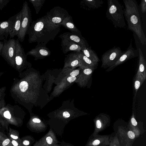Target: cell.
<instances>
[{
	"instance_id": "cell-17",
	"label": "cell",
	"mask_w": 146,
	"mask_h": 146,
	"mask_svg": "<svg viewBox=\"0 0 146 146\" xmlns=\"http://www.w3.org/2000/svg\"><path fill=\"white\" fill-rule=\"evenodd\" d=\"M59 37L61 38L66 39L77 44L81 47L82 49L89 47L87 41L82 36L66 32L60 35Z\"/></svg>"
},
{
	"instance_id": "cell-10",
	"label": "cell",
	"mask_w": 146,
	"mask_h": 146,
	"mask_svg": "<svg viewBox=\"0 0 146 146\" xmlns=\"http://www.w3.org/2000/svg\"><path fill=\"white\" fill-rule=\"evenodd\" d=\"M69 15L66 9L60 6H56L48 12L46 15L52 23L61 25L64 19Z\"/></svg>"
},
{
	"instance_id": "cell-39",
	"label": "cell",
	"mask_w": 146,
	"mask_h": 146,
	"mask_svg": "<svg viewBox=\"0 0 146 146\" xmlns=\"http://www.w3.org/2000/svg\"><path fill=\"white\" fill-rule=\"evenodd\" d=\"M60 146H74L71 144L65 142L64 141L60 142Z\"/></svg>"
},
{
	"instance_id": "cell-15",
	"label": "cell",
	"mask_w": 146,
	"mask_h": 146,
	"mask_svg": "<svg viewBox=\"0 0 146 146\" xmlns=\"http://www.w3.org/2000/svg\"><path fill=\"white\" fill-rule=\"evenodd\" d=\"M10 21V38L17 36L19 33L21 22V12L20 11L8 19Z\"/></svg>"
},
{
	"instance_id": "cell-16",
	"label": "cell",
	"mask_w": 146,
	"mask_h": 146,
	"mask_svg": "<svg viewBox=\"0 0 146 146\" xmlns=\"http://www.w3.org/2000/svg\"><path fill=\"white\" fill-rule=\"evenodd\" d=\"M128 129L135 134L137 138L144 133L143 123L140 121L138 123L135 119L134 112L133 111L127 125Z\"/></svg>"
},
{
	"instance_id": "cell-40",
	"label": "cell",
	"mask_w": 146,
	"mask_h": 146,
	"mask_svg": "<svg viewBox=\"0 0 146 146\" xmlns=\"http://www.w3.org/2000/svg\"><path fill=\"white\" fill-rule=\"evenodd\" d=\"M63 117L66 119L69 118L70 116V114L67 111H65L63 112L62 114Z\"/></svg>"
},
{
	"instance_id": "cell-19",
	"label": "cell",
	"mask_w": 146,
	"mask_h": 146,
	"mask_svg": "<svg viewBox=\"0 0 146 146\" xmlns=\"http://www.w3.org/2000/svg\"><path fill=\"white\" fill-rule=\"evenodd\" d=\"M29 127L31 130L36 133L42 132L46 131L47 124L42 122L41 120L37 118L32 119L29 123Z\"/></svg>"
},
{
	"instance_id": "cell-18",
	"label": "cell",
	"mask_w": 146,
	"mask_h": 146,
	"mask_svg": "<svg viewBox=\"0 0 146 146\" xmlns=\"http://www.w3.org/2000/svg\"><path fill=\"white\" fill-rule=\"evenodd\" d=\"M51 52L46 46H36L35 47L27 52L26 55L33 56L35 59L43 58L50 54Z\"/></svg>"
},
{
	"instance_id": "cell-24",
	"label": "cell",
	"mask_w": 146,
	"mask_h": 146,
	"mask_svg": "<svg viewBox=\"0 0 146 146\" xmlns=\"http://www.w3.org/2000/svg\"><path fill=\"white\" fill-rule=\"evenodd\" d=\"M10 21H0V40H7L9 34Z\"/></svg>"
},
{
	"instance_id": "cell-34",
	"label": "cell",
	"mask_w": 146,
	"mask_h": 146,
	"mask_svg": "<svg viewBox=\"0 0 146 146\" xmlns=\"http://www.w3.org/2000/svg\"><path fill=\"white\" fill-rule=\"evenodd\" d=\"M140 4L142 13H145L146 12V0H141Z\"/></svg>"
},
{
	"instance_id": "cell-14",
	"label": "cell",
	"mask_w": 146,
	"mask_h": 146,
	"mask_svg": "<svg viewBox=\"0 0 146 146\" xmlns=\"http://www.w3.org/2000/svg\"><path fill=\"white\" fill-rule=\"evenodd\" d=\"M111 135L92 134L84 146H109Z\"/></svg>"
},
{
	"instance_id": "cell-27",
	"label": "cell",
	"mask_w": 146,
	"mask_h": 146,
	"mask_svg": "<svg viewBox=\"0 0 146 146\" xmlns=\"http://www.w3.org/2000/svg\"><path fill=\"white\" fill-rule=\"evenodd\" d=\"M96 68H91L83 69L82 74L81 76L82 84L83 85H86Z\"/></svg>"
},
{
	"instance_id": "cell-12",
	"label": "cell",
	"mask_w": 146,
	"mask_h": 146,
	"mask_svg": "<svg viewBox=\"0 0 146 146\" xmlns=\"http://www.w3.org/2000/svg\"><path fill=\"white\" fill-rule=\"evenodd\" d=\"M139 56L138 49H134L132 46L131 42L127 49L124 51L123 54L120 56L116 62L113 65L108 68L106 71H111L117 66L121 64L128 60Z\"/></svg>"
},
{
	"instance_id": "cell-43",
	"label": "cell",
	"mask_w": 146,
	"mask_h": 146,
	"mask_svg": "<svg viewBox=\"0 0 146 146\" xmlns=\"http://www.w3.org/2000/svg\"><path fill=\"white\" fill-rule=\"evenodd\" d=\"M4 44L3 42H2L0 40V55Z\"/></svg>"
},
{
	"instance_id": "cell-44",
	"label": "cell",
	"mask_w": 146,
	"mask_h": 146,
	"mask_svg": "<svg viewBox=\"0 0 146 146\" xmlns=\"http://www.w3.org/2000/svg\"><path fill=\"white\" fill-rule=\"evenodd\" d=\"M60 146V144H56L53 146Z\"/></svg>"
},
{
	"instance_id": "cell-35",
	"label": "cell",
	"mask_w": 146,
	"mask_h": 146,
	"mask_svg": "<svg viewBox=\"0 0 146 146\" xmlns=\"http://www.w3.org/2000/svg\"><path fill=\"white\" fill-rule=\"evenodd\" d=\"M9 1V0H0V10L6 6Z\"/></svg>"
},
{
	"instance_id": "cell-42",
	"label": "cell",
	"mask_w": 146,
	"mask_h": 146,
	"mask_svg": "<svg viewBox=\"0 0 146 146\" xmlns=\"http://www.w3.org/2000/svg\"><path fill=\"white\" fill-rule=\"evenodd\" d=\"M11 142L13 146H19L18 142L15 140H12Z\"/></svg>"
},
{
	"instance_id": "cell-30",
	"label": "cell",
	"mask_w": 146,
	"mask_h": 146,
	"mask_svg": "<svg viewBox=\"0 0 146 146\" xmlns=\"http://www.w3.org/2000/svg\"><path fill=\"white\" fill-rule=\"evenodd\" d=\"M33 5L36 14H38L44 3L45 0H29Z\"/></svg>"
},
{
	"instance_id": "cell-29",
	"label": "cell",
	"mask_w": 146,
	"mask_h": 146,
	"mask_svg": "<svg viewBox=\"0 0 146 146\" xmlns=\"http://www.w3.org/2000/svg\"><path fill=\"white\" fill-rule=\"evenodd\" d=\"M145 80L141 76L136 75L134 79L133 84L135 96L137 92L143 82Z\"/></svg>"
},
{
	"instance_id": "cell-33",
	"label": "cell",
	"mask_w": 146,
	"mask_h": 146,
	"mask_svg": "<svg viewBox=\"0 0 146 146\" xmlns=\"http://www.w3.org/2000/svg\"><path fill=\"white\" fill-rule=\"evenodd\" d=\"M35 141L34 139L32 137L28 136L22 141L23 146H31Z\"/></svg>"
},
{
	"instance_id": "cell-23",
	"label": "cell",
	"mask_w": 146,
	"mask_h": 146,
	"mask_svg": "<svg viewBox=\"0 0 146 146\" xmlns=\"http://www.w3.org/2000/svg\"><path fill=\"white\" fill-rule=\"evenodd\" d=\"M139 51V62L138 70L136 74L142 76L145 80L146 79V62L142 51L140 48Z\"/></svg>"
},
{
	"instance_id": "cell-41",
	"label": "cell",
	"mask_w": 146,
	"mask_h": 146,
	"mask_svg": "<svg viewBox=\"0 0 146 146\" xmlns=\"http://www.w3.org/2000/svg\"><path fill=\"white\" fill-rule=\"evenodd\" d=\"M10 136L12 139L15 140L19 138L18 137L15 133H11Z\"/></svg>"
},
{
	"instance_id": "cell-2",
	"label": "cell",
	"mask_w": 146,
	"mask_h": 146,
	"mask_svg": "<svg viewBox=\"0 0 146 146\" xmlns=\"http://www.w3.org/2000/svg\"><path fill=\"white\" fill-rule=\"evenodd\" d=\"M125 9L124 16L127 22V29L135 33L142 45L146 43V38L143 30L139 11L135 0H123Z\"/></svg>"
},
{
	"instance_id": "cell-11",
	"label": "cell",
	"mask_w": 146,
	"mask_h": 146,
	"mask_svg": "<svg viewBox=\"0 0 146 146\" xmlns=\"http://www.w3.org/2000/svg\"><path fill=\"white\" fill-rule=\"evenodd\" d=\"M93 121L94 129L92 134L95 135L104 130L110 125V118L108 115L102 113L96 116Z\"/></svg>"
},
{
	"instance_id": "cell-13",
	"label": "cell",
	"mask_w": 146,
	"mask_h": 146,
	"mask_svg": "<svg viewBox=\"0 0 146 146\" xmlns=\"http://www.w3.org/2000/svg\"><path fill=\"white\" fill-rule=\"evenodd\" d=\"M60 143L55 133L52 129L50 128L47 133L36 141L33 146H53Z\"/></svg>"
},
{
	"instance_id": "cell-31",
	"label": "cell",
	"mask_w": 146,
	"mask_h": 146,
	"mask_svg": "<svg viewBox=\"0 0 146 146\" xmlns=\"http://www.w3.org/2000/svg\"><path fill=\"white\" fill-rule=\"evenodd\" d=\"M6 87H3L0 88V108L6 105L5 100Z\"/></svg>"
},
{
	"instance_id": "cell-6",
	"label": "cell",
	"mask_w": 146,
	"mask_h": 146,
	"mask_svg": "<svg viewBox=\"0 0 146 146\" xmlns=\"http://www.w3.org/2000/svg\"><path fill=\"white\" fill-rule=\"evenodd\" d=\"M23 110L17 105L7 104L0 108V118L11 122H16L19 119Z\"/></svg>"
},
{
	"instance_id": "cell-37",
	"label": "cell",
	"mask_w": 146,
	"mask_h": 146,
	"mask_svg": "<svg viewBox=\"0 0 146 146\" xmlns=\"http://www.w3.org/2000/svg\"><path fill=\"white\" fill-rule=\"evenodd\" d=\"M79 73V70H76L72 71L70 74V76H76Z\"/></svg>"
},
{
	"instance_id": "cell-32",
	"label": "cell",
	"mask_w": 146,
	"mask_h": 146,
	"mask_svg": "<svg viewBox=\"0 0 146 146\" xmlns=\"http://www.w3.org/2000/svg\"><path fill=\"white\" fill-rule=\"evenodd\" d=\"M109 146H121L118 140L117 134L116 133L114 135H111Z\"/></svg>"
},
{
	"instance_id": "cell-38",
	"label": "cell",
	"mask_w": 146,
	"mask_h": 146,
	"mask_svg": "<svg viewBox=\"0 0 146 146\" xmlns=\"http://www.w3.org/2000/svg\"><path fill=\"white\" fill-rule=\"evenodd\" d=\"M76 79V77L75 76H70L67 78V80L70 83H71L74 82Z\"/></svg>"
},
{
	"instance_id": "cell-21",
	"label": "cell",
	"mask_w": 146,
	"mask_h": 146,
	"mask_svg": "<svg viewBox=\"0 0 146 146\" xmlns=\"http://www.w3.org/2000/svg\"><path fill=\"white\" fill-rule=\"evenodd\" d=\"M80 60L79 66L83 69L86 68H96L98 62L92 61L87 57L81 51L76 52Z\"/></svg>"
},
{
	"instance_id": "cell-22",
	"label": "cell",
	"mask_w": 146,
	"mask_h": 146,
	"mask_svg": "<svg viewBox=\"0 0 146 146\" xmlns=\"http://www.w3.org/2000/svg\"><path fill=\"white\" fill-rule=\"evenodd\" d=\"M61 25L70 31L72 33L82 36L81 32L76 26L72 16L70 15L64 19Z\"/></svg>"
},
{
	"instance_id": "cell-28",
	"label": "cell",
	"mask_w": 146,
	"mask_h": 146,
	"mask_svg": "<svg viewBox=\"0 0 146 146\" xmlns=\"http://www.w3.org/2000/svg\"><path fill=\"white\" fill-rule=\"evenodd\" d=\"M85 5L89 9H97L103 3L102 0H84L82 1Z\"/></svg>"
},
{
	"instance_id": "cell-5",
	"label": "cell",
	"mask_w": 146,
	"mask_h": 146,
	"mask_svg": "<svg viewBox=\"0 0 146 146\" xmlns=\"http://www.w3.org/2000/svg\"><path fill=\"white\" fill-rule=\"evenodd\" d=\"M4 44L0 55L11 67L15 68V56L16 40L13 38L3 40Z\"/></svg>"
},
{
	"instance_id": "cell-1",
	"label": "cell",
	"mask_w": 146,
	"mask_h": 146,
	"mask_svg": "<svg viewBox=\"0 0 146 146\" xmlns=\"http://www.w3.org/2000/svg\"><path fill=\"white\" fill-rule=\"evenodd\" d=\"M61 26L52 23L44 16L32 22L27 31L28 41L30 43L36 42L37 46H46L60 32Z\"/></svg>"
},
{
	"instance_id": "cell-9",
	"label": "cell",
	"mask_w": 146,
	"mask_h": 146,
	"mask_svg": "<svg viewBox=\"0 0 146 146\" xmlns=\"http://www.w3.org/2000/svg\"><path fill=\"white\" fill-rule=\"evenodd\" d=\"M16 50L15 56V69L20 74L28 65L29 62L27 60V55L19 41L16 40Z\"/></svg>"
},
{
	"instance_id": "cell-4",
	"label": "cell",
	"mask_w": 146,
	"mask_h": 146,
	"mask_svg": "<svg viewBox=\"0 0 146 146\" xmlns=\"http://www.w3.org/2000/svg\"><path fill=\"white\" fill-rule=\"evenodd\" d=\"M21 12V22L20 28L17 36L19 41L22 42L24 39L31 24L32 22L31 11L26 1L23 3Z\"/></svg>"
},
{
	"instance_id": "cell-8",
	"label": "cell",
	"mask_w": 146,
	"mask_h": 146,
	"mask_svg": "<svg viewBox=\"0 0 146 146\" xmlns=\"http://www.w3.org/2000/svg\"><path fill=\"white\" fill-rule=\"evenodd\" d=\"M115 133L121 146H132L136 139L134 133L127 126L120 125L117 126Z\"/></svg>"
},
{
	"instance_id": "cell-20",
	"label": "cell",
	"mask_w": 146,
	"mask_h": 146,
	"mask_svg": "<svg viewBox=\"0 0 146 146\" xmlns=\"http://www.w3.org/2000/svg\"><path fill=\"white\" fill-rule=\"evenodd\" d=\"M61 46L64 54L73 51L78 52L81 51L82 48L77 44L66 39L62 38Z\"/></svg>"
},
{
	"instance_id": "cell-25",
	"label": "cell",
	"mask_w": 146,
	"mask_h": 146,
	"mask_svg": "<svg viewBox=\"0 0 146 146\" xmlns=\"http://www.w3.org/2000/svg\"><path fill=\"white\" fill-rule=\"evenodd\" d=\"M66 65L74 67L79 66L80 60L76 52L71 53L68 54L65 58Z\"/></svg>"
},
{
	"instance_id": "cell-45",
	"label": "cell",
	"mask_w": 146,
	"mask_h": 146,
	"mask_svg": "<svg viewBox=\"0 0 146 146\" xmlns=\"http://www.w3.org/2000/svg\"><path fill=\"white\" fill-rule=\"evenodd\" d=\"M3 72H0V77L3 74Z\"/></svg>"
},
{
	"instance_id": "cell-7",
	"label": "cell",
	"mask_w": 146,
	"mask_h": 146,
	"mask_svg": "<svg viewBox=\"0 0 146 146\" xmlns=\"http://www.w3.org/2000/svg\"><path fill=\"white\" fill-rule=\"evenodd\" d=\"M124 52L119 47L115 46L106 51L102 55L101 67L106 68L111 66L116 62Z\"/></svg>"
},
{
	"instance_id": "cell-3",
	"label": "cell",
	"mask_w": 146,
	"mask_h": 146,
	"mask_svg": "<svg viewBox=\"0 0 146 146\" xmlns=\"http://www.w3.org/2000/svg\"><path fill=\"white\" fill-rule=\"evenodd\" d=\"M106 16L110 20L115 27L124 28L126 26L123 10L117 0H108Z\"/></svg>"
},
{
	"instance_id": "cell-36",
	"label": "cell",
	"mask_w": 146,
	"mask_h": 146,
	"mask_svg": "<svg viewBox=\"0 0 146 146\" xmlns=\"http://www.w3.org/2000/svg\"><path fill=\"white\" fill-rule=\"evenodd\" d=\"M11 143L10 140L9 139L7 138L4 139L1 143L2 146H7Z\"/></svg>"
},
{
	"instance_id": "cell-26",
	"label": "cell",
	"mask_w": 146,
	"mask_h": 146,
	"mask_svg": "<svg viewBox=\"0 0 146 146\" xmlns=\"http://www.w3.org/2000/svg\"><path fill=\"white\" fill-rule=\"evenodd\" d=\"M81 51L92 61L97 62L100 61L97 54L89 47L82 49Z\"/></svg>"
}]
</instances>
